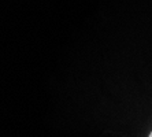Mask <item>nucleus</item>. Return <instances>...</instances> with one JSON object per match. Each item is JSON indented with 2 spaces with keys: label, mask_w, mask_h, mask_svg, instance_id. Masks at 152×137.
<instances>
[{
  "label": "nucleus",
  "mask_w": 152,
  "mask_h": 137,
  "mask_svg": "<svg viewBox=\"0 0 152 137\" xmlns=\"http://www.w3.org/2000/svg\"><path fill=\"white\" fill-rule=\"evenodd\" d=\"M149 137H152V132H151V134H149Z\"/></svg>",
  "instance_id": "nucleus-1"
}]
</instances>
